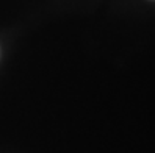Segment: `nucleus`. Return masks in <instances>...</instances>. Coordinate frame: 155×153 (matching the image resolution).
<instances>
[]
</instances>
